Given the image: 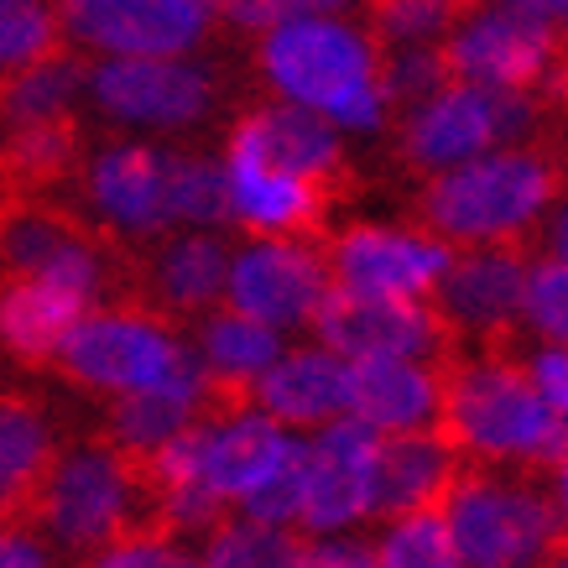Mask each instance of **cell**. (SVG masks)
<instances>
[{
    "mask_svg": "<svg viewBox=\"0 0 568 568\" xmlns=\"http://www.w3.org/2000/svg\"><path fill=\"white\" fill-rule=\"evenodd\" d=\"M558 193V162L548 146H517L444 168L417 193L413 220L423 235L454 245H517Z\"/></svg>",
    "mask_w": 568,
    "mask_h": 568,
    "instance_id": "1",
    "label": "cell"
},
{
    "mask_svg": "<svg viewBox=\"0 0 568 568\" xmlns=\"http://www.w3.org/2000/svg\"><path fill=\"white\" fill-rule=\"evenodd\" d=\"M438 417L448 448L485 459H532L537 469H564V413H552L517 361L448 365L438 371Z\"/></svg>",
    "mask_w": 568,
    "mask_h": 568,
    "instance_id": "2",
    "label": "cell"
},
{
    "mask_svg": "<svg viewBox=\"0 0 568 568\" xmlns=\"http://www.w3.org/2000/svg\"><path fill=\"white\" fill-rule=\"evenodd\" d=\"M261 69L282 94L345 121L349 131H381L386 121L376 94V48L355 27L328 17L276 21L261 48Z\"/></svg>",
    "mask_w": 568,
    "mask_h": 568,
    "instance_id": "3",
    "label": "cell"
},
{
    "mask_svg": "<svg viewBox=\"0 0 568 568\" xmlns=\"http://www.w3.org/2000/svg\"><path fill=\"white\" fill-rule=\"evenodd\" d=\"M444 506L465 568H542L564 532V475H552L548 490L500 475H459Z\"/></svg>",
    "mask_w": 568,
    "mask_h": 568,
    "instance_id": "4",
    "label": "cell"
},
{
    "mask_svg": "<svg viewBox=\"0 0 568 568\" xmlns=\"http://www.w3.org/2000/svg\"><path fill=\"white\" fill-rule=\"evenodd\" d=\"M141 511H152V490L141 480V465L110 444H84L58 454L32 500V517L63 548H104L115 537L146 532Z\"/></svg>",
    "mask_w": 568,
    "mask_h": 568,
    "instance_id": "5",
    "label": "cell"
},
{
    "mask_svg": "<svg viewBox=\"0 0 568 568\" xmlns=\"http://www.w3.org/2000/svg\"><path fill=\"white\" fill-rule=\"evenodd\" d=\"M52 365L79 386H94V392H146V386L204 376V361H193L173 339V328L141 308L79 318L63 334Z\"/></svg>",
    "mask_w": 568,
    "mask_h": 568,
    "instance_id": "6",
    "label": "cell"
},
{
    "mask_svg": "<svg viewBox=\"0 0 568 568\" xmlns=\"http://www.w3.org/2000/svg\"><path fill=\"white\" fill-rule=\"evenodd\" d=\"M448 73L459 84L480 89H532V94H558L564 63H558V17L537 11H480L469 27L444 48Z\"/></svg>",
    "mask_w": 568,
    "mask_h": 568,
    "instance_id": "7",
    "label": "cell"
},
{
    "mask_svg": "<svg viewBox=\"0 0 568 568\" xmlns=\"http://www.w3.org/2000/svg\"><path fill=\"white\" fill-rule=\"evenodd\" d=\"M313 328L324 349L339 361H433L448 355L454 328L438 308H423L417 297H376V293H349V287H328L313 308Z\"/></svg>",
    "mask_w": 568,
    "mask_h": 568,
    "instance_id": "8",
    "label": "cell"
},
{
    "mask_svg": "<svg viewBox=\"0 0 568 568\" xmlns=\"http://www.w3.org/2000/svg\"><path fill=\"white\" fill-rule=\"evenodd\" d=\"M224 282H230L235 313L266 328H293L308 324L318 297L328 293V261L303 235H266L261 245L241 251Z\"/></svg>",
    "mask_w": 568,
    "mask_h": 568,
    "instance_id": "9",
    "label": "cell"
},
{
    "mask_svg": "<svg viewBox=\"0 0 568 568\" xmlns=\"http://www.w3.org/2000/svg\"><path fill=\"white\" fill-rule=\"evenodd\" d=\"M339 162H345L339 131L308 104H266L256 115H245L224 146L230 173H287L324 183L339 173Z\"/></svg>",
    "mask_w": 568,
    "mask_h": 568,
    "instance_id": "10",
    "label": "cell"
},
{
    "mask_svg": "<svg viewBox=\"0 0 568 568\" xmlns=\"http://www.w3.org/2000/svg\"><path fill=\"white\" fill-rule=\"evenodd\" d=\"M438 293V313L448 318V328L459 334H480L485 345H496L511 334L521 313V287H527V261L517 245H465V256H448L444 276L433 282Z\"/></svg>",
    "mask_w": 568,
    "mask_h": 568,
    "instance_id": "11",
    "label": "cell"
},
{
    "mask_svg": "<svg viewBox=\"0 0 568 568\" xmlns=\"http://www.w3.org/2000/svg\"><path fill=\"white\" fill-rule=\"evenodd\" d=\"M84 84L110 115L136 125H193L214 100L204 73L178 58H110Z\"/></svg>",
    "mask_w": 568,
    "mask_h": 568,
    "instance_id": "12",
    "label": "cell"
},
{
    "mask_svg": "<svg viewBox=\"0 0 568 568\" xmlns=\"http://www.w3.org/2000/svg\"><path fill=\"white\" fill-rule=\"evenodd\" d=\"M444 241L433 235H402V230H381V224H355L334 241L328 276H339L349 293H376V297H417L433 293V282L448 266Z\"/></svg>",
    "mask_w": 568,
    "mask_h": 568,
    "instance_id": "13",
    "label": "cell"
},
{
    "mask_svg": "<svg viewBox=\"0 0 568 568\" xmlns=\"http://www.w3.org/2000/svg\"><path fill=\"white\" fill-rule=\"evenodd\" d=\"M69 32L115 58H178L209 21L183 0H63Z\"/></svg>",
    "mask_w": 568,
    "mask_h": 568,
    "instance_id": "14",
    "label": "cell"
},
{
    "mask_svg": "<svg viewBox=\"0 0 568 568\" xmlns=\"http://www.w3.org/2000/svg\"><path fill=\"white\" fill-rule=\"evenodd\" d=\"M459 448H448L444 433H376L371 448V496L365 517H413L444 506L448 485L459 480Z\"/></svg>",
    "mask_w": 568,
    "mask_h": 568,
    "instance_id": "15",
    "label": "cell"
},
{
    "mask_svg": "<svg viewBox=\"0 0 568 568\" xmlns=\"http://www.w3.org/2000/svg\"><path fill=\"white\" fill-rule=\"evenodd\" d=\"M371 448L376 428H365L355 417H334L324 433L308 444V490L297 506V521L313 532H334L365 517L371 496Z\"/></svg>",
    "mask_w": 568,
    "mask_h": 568,
    "instance_id": "16",
    "label": "cell"
},
{
    "mask_svg": "<svg viewBox=\"0 0 568 568\" xmlns=\"http://www.w3.org/2000/svg\"><path fill=\"white\" fill-rule=\"evenodd\" d=\"M496 146V104L490 89L480 84H454L444 94H433L428 104H417L407 125H402V152L417 173H444L459 168L469 156H480Z\"/></svg>",
    "mask_w": 568,
    "mask_h": 568,
    "instance_id": "17",
    "label": "cell"
},
{
    "mask_svg": "<svg viewBox=\"0 0 568 568\" xmlns=\"http://www.w3.org/2000/svg\"><path fill=\"white\" fill-rule=\"evenodd\" d=\"M345 417L376 433H413L438 417V371L423 361H349V402Z\"/></svg>",
    "mask_w": 568,
    "mask_h": 568,
    "instance_id": "18",
    "label": "cell"
},
{
    "mask_svg": "<svg viewBox=\"0 0 568 568\" xmlns=\"http://www.w3.org/2000/svg\"><path fill=\"white\" fill-rule=\"evenodd\" d=\"M251 396L272 423H334L345 417L349 402V365L334 349H297V355H276L256 376Z\"/></svg>",
    "mask_w": 568,
    "mask_h": 568,
    "instance_id": "19",
    "label": "cell"
},
{
    "mask_svg": "<svg viewBox=\"0 0 568 568\" xmlns=\"http://www.w3.org/2000/svg\"><path fill=\"white\" fill-rule=\"evenodd\" d=\"M89 297L58 287L48 276L6 272L0 276V345L27 365H52L63 334L84 318Z\"/></svg>",
    "mask_w": 568,
    "mask_h": 568,
    "instance_id": "20",
    "label": "cell"
},
{
    "mask_svg": "<svg viewBox=\"0 0 568 568\" xmlns=\"http://www.w3.org/2000/svg\"><path fill=\"white\" fill-rule=\"evenodd\" d=\"M162 168L168 156L152 146H110L104 156L89 162V199L100 209V220L125 235H156L168 220L162 199Z\"/></svg>",
    "mask_w": 568,
    "mask_h": 568,
    "instance_id": "21",
    "label": "cell"
},
{
    "mask_svg": "<svg viewBox=\"0 0 568 568\" xmlns=\"http://www.w3.org/2000/svg\"><path fill=\"white\" fill-rule=\"evenodd\" d=\"M52 459L58 448H52L48 413L32 396L0 392V527L32 517V500L48 480Z\"/></svg>",
    "mask_w": 568,
    "mask_h": 568,
    "instance_id": "22",
    "label": "cell"
},
{
    "mask_svg": "<svg viewBox=\"0 0 568 568\" xmlns=\"http://www.w3.org/2000/svg\"><path fill=\"white\" fill-rule=\"evenodd\" d=\"M282 444H287V433L276 428L266 413H251V407L220 417V423H209V433H204L209 490L220 500H241L245 490L276 465Z\"/></svg>",
    "mask_w": 568,
    "mask_h": 568,
    "instance_id": "23",
    "label": "cell"
},
{
    "mask_svg": "<svg viewBox=\"0 0 568 568\" xmlns=\"http://www.w3.org/2000/svg\"><path fill=\"white\" fill-rule=\"evenodd\" d=\"M193 417H209L204 376L146 386V392H121L115 413H110V448H121L125 459H136L141 465L152 448H162L173 433L189 428Z\"/></svg>",
    "mask_w": 568,
    "mask_h": 568,
    "instance_id": "24",
    "label": "cell"
},
{
    "mask_svg": "<svg viewBox=\"0 0 568 568\" xmlns=\"http://www.w3.org/2000/svg\"><path fill=\"white\" fill-rule=\"evenodd\" d=\"M79 152H84V136H79L73 110L52 115V121L21 125V131H6L0 136V189L6 193L58 189L63 178L79 173Z\"/></svg>",
    "mask_w": 568,
    "mask_h": 568,
    "instance_id": "25",
    "label": "cell"
},
{
    "mask_svg": "<svg viewBox=\"0 0 568 568\" xmlns=\"http://www.w3.org/2000/svg\"><path fill=\"white\" fill-rule=\"evenodd\" d=\"M324 183L287 173H230V220L261 235H308L324 220Z\"/></svg>",
    "mask_w": 568,
    "mask_h": 568,
    "instance_id": "26",
    "label": "cell"
},
{
    "mask_svg": "<svg viewBox=\"0 0 568 568\" xmlns=\"http://www.w3.org/2000/svg\"><path fill=\"white\" fill-rule=\"evenodd\" d=\"M224 276H230V251L214 235H183L156 256L152 287L173 313H193L224 293Z\"/></svg>",
    "mask_w": 568,
    "mask_h": 568,
    "instance_id": "27",
    "label": "cell"
},
{
    "mask_svg": "<svg viewBox=\"0 0 568 568\" xmlns=\"http://www.w3.org/2000/svg\"><path fill=\"white\" fill-rule=\"evenodd\" d=\"M454 84L448 73L444 48L433 42H413V48H386L376 52V94H381V115H413L417 104H428L433 94H444Z\"/></svg>",
    "mask_w": 568,
    "mask_h": 568,
    "instance_id": "28",
    "label": "cell"
},
{
    "mask_svg": "<svg viewBox=\"0 0 568 568\" xmlns=\"http://www.w3.org/2000/svg\"><path fill=\"white\" fill-rule=\"evenodd\" d=\"M168 220L183 224H224L230 220V173L204 156H168L162 168Z\"/></svg>",
    "mask_w": 568,
    "mask_h": 568,
    "instance_id": "29",
    "label": "cell"
},
{
    "mask_svg": "<svg viewBox=\"0 0 568 568\" xmlns=\"http://www.w3.org/2000/svg\"><path fill=\"white\" fill-rule=\"evenodd\" d=\"M303 558V537L272 521H224L209 537V552L199 568H297Z\"/></svg>",
    "mask_w": 568,
    "mask_h": 568,
    "instance_id": "30",
    "label": "cell"
},
{
    "mask_svg": "<svg viewBox=\"0 0 568 568\" xmlns=\"http://www.w3.org/2000/svg\"><path fill=\"white\" fill-rule=\"evenodd\" d=\"M469 11H475V0H365L371 37H376L381 48L433 42V37H444L454 21H465Z\"/></svg>",
    "mask_w": 568,
    "mask_h": 568,
    "instance_id": "31",
    "label": "cell"
},
{
    "mask_svg": "<svg viewBox=\"0 0 568 568\" xmlns=\"http://www.w3.org/2000/svg\"><path fill=\"white\" fill-rule=\"evenodd\" d=\"M376 568H465L454 552L444 511H413V517H396V527L386 532V542L376 548Z\"/></svg>",
    "mask_w": 568,
    "mask_h": 568,
    "instance_id": "32",
    "label": "cell"
},
{
    "mask_svg": "<svg viewBox=\"0 0 568 568\" xmlns=\"http://www.w3.org/2000/svg\"><path fill=\"white\" fill-rule=\"evenodd\" d=\"M303 490H308V444L287 438V444H282V454H276V465L241 496L245 500V517H251V521H272V527L297 521Z\"/></svg>",
    "mask_w": 568,
    "mask_h": 568,
    "instance_id": "33",
    "label": "cell"
},
{
    "mask_svg": "<svg viewBox=\"0 0 568 568\" xmlns=\"http://www.w3.org/2000/svg\"><path fill=\"white\" fill-rule=\"evenodd\" d=\"M58 52V17L48 0H0V73Z\"/></svg>",
    "mask_w": 568,
    "mask_h": 568,
    "instance_id": "34",
    "label": "cell"
},
{
    "mask_svg": "<svg viewBox=\"0 0 568 568\" xmlns=\"http://www.w3.org/2000/svg\"><path fill=\"white\" fill-rule=\"evenodd\" d=\"M564 256H542L527 272V287H521V313L532 318V328L548 339V345H564V324H568V303H564Z\"/></svg>",
    "mask_w": 568,
    "mask_h": 568,
    "instance_id": "35",
    "label": "cell"
},
{
    "mask_svg": "<svg viewBox=\"0 0 568 568\" xmlns=\"http://www.w3.org/2000/svg\"><path fill=\"white\" fill-rule=\"evenodd\" d=\"M89 568H199V558L189 548H178L168 532H131L104 542Z\"/></svg>",
    "mask_w": 568,
    "mask_h": 568,
    "instance_id": "36",
    "label": "cell"
},
{
    "mask_svg": "<svg viewBox=\"0 0 568 568\" xmlns=\"http://www.w3.org/2000/svg\"><path fill=\"white\" fill-rule=\"evenodd\" d=\"M345 0H220V11L245 32H272L276 21H293V17H328L339 11Z\"/></svg>",
    "mask_w": 568,
    "mask_h": 568,
    "instance_id": "37",
    "label": "cell"
},
{
    "mask_svg": "<svg viewBox=\"0 0 568 568\" xmlns=\"http://www.w3.org/2000/svg\"><path fill=\"white\" fill-rule=\"evenodd\" d=\"M297 568H376V548L361 537H328V542H303Z\"/></svg>",
    "mask_w": 568,
    "mask_h": 568,
    "instance_id": "38",
    "label": "cell"
},
{
    "mask_svg": "<svg viewBox=\"0 0 568 568\" xmlns=\"http://www.w3.org/2000/svg\"><path fill=\"white\" fill-rule=\"evenodd\" d=\"M532 386L542 392V402H548L552 413H564V396H568V361H564V345H548V349H537V361H532Z\"/></svg>",
    "mask_w": 568,
    "mask_h": 568,
    "instance_id": "39",
    "label": "cell"
},
{
    "mask_svg": "<svg viewBox=\"0 0 568 568\" xmlns=\"http://www.w3.org/2000/svg\"><path fill=\"white\" fill-rule=\"evenodd\" d=\"M0 568H48V552L42 542L17 527H0Z\"/></svg>",
    "mask_w": 568,
    "mask_h": 568,
    "instance_id": "40",
    "label": "cell"
},
{
    "mask_svg": "<svg viewBox=\"0 0 568 568\" xmlns=\"http://www.w3.org/2000/svg\"><path fill=\"white\" fill-rule=\"evenodd\" d=\"M517 11H537V17H564V0H506Z\"/></svg>",
    "mask_w": 568,
    "mask_h": 568,
    "instance_id": "41",
    "label": "cell"
},
{
    "mask_svg": "<svg viewBox=\"0 0 568 568\" xmlns=\"http://www.w3.org/2000/svg\"><path fill=\"white\" fill-rule=\"evenodd\" d=\"M183 6H193V11H199V17H214V11H220V0H183Z\"/></svg>",
    "mask_w": 568,
    "mask_h": 568,
    "instance_id": "42",
    "label": "cell"
}]
</instances>
